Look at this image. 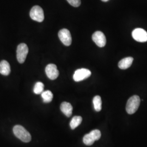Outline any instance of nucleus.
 <instances>
[{"instance_id": "1", "label": "nucleus", "mask_w": 147, "mask_h": 147, "mask_svg": "<svg viewBox=\"0 0 147 147\" xmlns=\"http://www.w3.org/2000/svg\"><path fill=\"white\" fill-rule=\"evenodd\" d=\"M13 132L14 135L22 142L27 143L31 140L30 134L21 125H17L14 126L13 127Z\"/></svg>"}, {"instance_id": "2", "label": "nucleus", "mask_w": 147, "mask_h": 147, "mask_svg": "<svg viewBox=\"0 0 147 147\" xmlns=\"http://www.w3.org/2000/svg\"><path fill=\"white\" fill-rule=\"evenodd\" d=\"M141 99L138 95H134L127 100L126 106V112L128 114L132 115L138 110L140 105Z\"/></svg>"}, {"instance_id": "3", "label": "nucleus", "mask_w": 147, "mask_h": 147, "mask_svg": "<svg viewBox=\"0 0 147 147\" xmlns=\"http://www.w3.org/2000/svg\"><path fill=\"white\" fill-rule=\"evenodd\" d=\"M101 136V134L99 130H94L86 134L83 138V141L84 144L87 146L92 145L95 141L99 140Z\"/></svg>"}, {"instance_id": "4", "label": "nucleus", "mask_w": 147, "mask_h": 147, "mask_svg": "<svg viewBox=\"0 0 147 147\" xmlns=\"http://www.w3.org/2000/svg\"><path fill=\"white\" fill-rule=\"evenodd\" d=\"M28 53V47L26 44L21 43L19 44L16 50V57L20 63H24Z\"/></svg>"}, {"instance_id": "5", "label": "nucleus", "mask_w": 147, "mask_h": 147, "mask_svg": "<svg viewBox=\"0 0 147 147\" xmlns=\"http://www.w3.org/2000/svg\"><path fill=\"white\" fill-rule=\"evenodd\" d=\"M30 16L32 20L39 22H42L44 19V11L39 5H35L32 8Z\"/></svg>"}, {"instance_id": "6", "label": "nucleus", "mask_w": 147, "mask_h": 147, "mask_svg": "<svg viewBox=\"0 0 147 147\" xmlns=\"http://www.w3.org/2000/svg\"><path fill=\"white\" fill-rule=\"evenodd\" d=\"M91 75V71L87 69H79L75 71L74 74V80L76 82H80L88 78Z\"/></svg>"}, {"instance_id": "7", "label": "nucleus", "mask_w": 147, "mask_h": 147, "mask_svg": "<svg viewBox=\"0 0 147 147\" xmlns=\"http://www.w3.org/2000/svg\"><path fill=\"white\" fill-rule=\"evenodd\" d=\"M58 37L61 41L65 46H70L72 42V38L68 30L63 28L58 32Z\"/></svg>"}, {"instance_id": "8", "label": "nucleus", "mask_w": 147, "mask_h": 147, "mask_svg": "<svg viewBox=\"0 0 147 147\" xmlns=\"http://www.w3.org/2000/svg\"><path fill=\"white\" fill-rule=\"evenodd\" d=\"M133 38L138 42H147V32L143 28H137L132 32Z\"/></svg>"}, {"instance_id": "9", "label": "nucleus", "mask_w": 147, "mask_h": 147, "mask_svg": "<svg viewBox=\"0 0 147 147\" xmlns=\"http://www.w3.org/2000/svg\"><path fill=\"white\" fill-rule=\"evenodd\" d=\"M92 39L99 47H104L106 44V38L105 34L102 32H94L92 35Z\"/></svg>"}, {"instance_id": "10", "label": "nucleus", "mask_w": 147, "mask_h": 147, "mask_svg": "<svg viewBox=\"0 0 147 147\" xmlns=\"http://www.w3.org/2000/svg\"><path fill=\"white\" fill-rule=\"evenodd\" d=\"M45 73L50 80H55L58 78L59 71L57 66L54 64H49L45 68Z\"/></svg>"}, {"instance_id": "11", "label": "nucleus", "mask_w": 147, "mask_h": 147, "mask_svg": "<svg viewBox=\"0 0 147 147\" xmlns=\"http://www.w3.org/2000/svg\"><path fill=\"white\" fill-rule=\"evenodd\" d=\"M61 110L68 117H70L73 113V106L70 103L63 102L61 105Z\"/></svg>"}, {"instance_id": "12", "label": "nucleus", "mask_w": 147, "mask_h": 147, "mask_svg": "<svg viewBox=\"0 0 147 147\" xmlns=\"http://www.w3.org/2000/svg\"><path fill=\"white\" fill-rule=\"evenodd\" d=\"M133 61H134V58L131 57L123 58L119 62L118 67L121 69H123V70L129 68L131 65Z\"/></svg>"}, {"instance_id": "13", "label": "nucleus", "mask_w": 147, "mask_h": 147, "mask_svg": "<svg viewBox=\"0 0 147 147\" xmlns=\"http://www.w3.org/2000/svg\"><path fill=\"white\" fill-rule=\"evenodd\" d=\"M11 67L9 63L5 60L0 62V73L3 75L7 76L11 73Z\"/></svg>"}, {"instance_id": "14", "label": "nucleus", "mask_w": 147, "mask_h": 147, "mask_svg": "<svg viewBox=\"0 0 147 147\" xmlns=\"http://www.w3.org/2000/svg\"><path fill=\"white\" fill-rule=\"evenodd\" d=\"M93 102L94 105L95 110L96 112H99L102 109V101L101 97L99 95H96L94 97Z\"/></svg>"}, {"instance_id": "15", "label": "nucleus", "mask_w": 147, "mask_h": 147, "mask_svg": "<svg viewBox=\"0 0 147 147\" xmlns=\"http://www.w3.org/2000/svg\"><path fill=\"white\" fill-rule=\"evenodd\" d=\"M82 118L81 116H75L70 123V126L71 129H75L82 123Z\"/></svg>"}, {"instance_id": "16", "label": "nucleus", "mask_w": 147, "mask_h": 147, "mask_svg": "<svg viewBox=\"0 0 147 147\" xmlns=\"http://www.w3.org/2000/svg\"><path fill=\"white\" fill-rule=\"evenodd\" d=\"M42 94V97L43 101L45 103H49L53 99V93L50 91V90H46V91H43Z\"/></svg>"}, {"instance_id": "17", "label": "nucleus", "mask_w": 147, "mask_h": 147, "mask_svg": "<svg viewBox=\"0 0 147 147\" xmlns=\"http://www.w3.org/2000/svg\"><path fill=\"white\" fill-rule=\"evenodd\" d=\"M44 88V85L41 82H38L34 87L33 92L36 94H40L42 93Z\"/></svg>"}, {"instance_id": "18", "label": "nucleus", "mask_w": 147, "mask_h": 147, "mask_svg": "<svg viewBox=\"0 0 147 147\" xmlns=\"http://www.w3.org/2000/svg\"><path fill=\"white\" fill-rule=\"evenodd\" d=\"M69 3L74 7H78L81 5V0H67Z\"/></svg>"}, {"instance_id": "19", "label": "nucleus", "mask_w": 147, "mask_h": 147, "mask_svg": "<svg viewBox=\"0 0 147 147\" xmlns=\"http://www.w3.org/2000/svg\"><path fill=\"white\" fill-rule=\"evenodd\" d=\"M102 2H107L108 1H109V0H101Z\"/></svg>"}]
</instances>
